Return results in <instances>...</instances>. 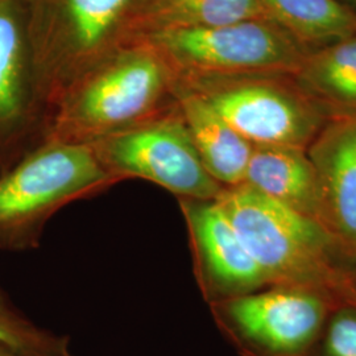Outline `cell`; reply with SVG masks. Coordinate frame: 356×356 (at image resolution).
I'll list each match as a JSON object with an SVG mask.
<instances>
[{
    "mask_svg": "<svg viewBox=\"0 0 356 356\" xmlns=\"http://www.w3.org/2000/svg\"><path fill=\"white\" fill-rule=\"evenodd\" d=\"M197 285L207 305L269 286L218 200H177Z\"/></svg>",
    "mask_w": 356,
    "mask_h": 356,
    "instance_id": "obj_10",
    "label": "cell"
},
{
    "mask_svg": "<svg viewBox=\"0 0 356 356\" xmlns=\"http://www.w3.org/2000/svg\"><path fill=\"white\" fill-rule=\"evenodd\" d=\"M257 17H267L261 0H143L135 41L166 31L223 26Z\"/></svg>",
    "mask_w": 356,
    "mask_h": 356,
    "instance_id": "obj_15",
    "label": "cell"
},
{
    "mask_svg": "<svg viewBox=\"0 0 356 356\" xmlns=\"http://www.w3.org/2000/svg\"><path fill=\"white\" fill-rule=\"evenodd\" d=\"M176 99L209 175L225 188L243 184L254 145L231 127L200 94L178 82Z\"/></svg>",
    "mask_w": 356,
    "mask_h": 356,
    "instance_id": "obj_12",
    "label": "cell"
},
{
    "mask_svg": "<svg viewBox=\"0 0 356 356\" xmlns=\"http://www.w3.org/2000/svg\"><path fill=\"white\" fill-rule=\"evenodd\" d=\"M292 78L329 120L356 116V35L309 51Z\"/></svg>",
    "mask_w": 356,
    "mask_h": 356,
    "instance_id": "obj_14",
    "label": "cell"
},
{
    "mask_svg": "<svg viewBox=\"0 0 356 356\" xmlns=\"http://www.w3.org/2000/svg\"><path fill=\"white\" fill-rule=\"evenodd\" d=\"M177 76L147 40L114 53L65 91L45 141L90 145L176 107Z\"/></svg>",
    "mask_w": 356,
    "mask_h": 356,
    "instance_id": "obj_2",
    "label": "cell"
},
{
    "mask_svg": "<svg viewBox=\"0 0 356 356\" xmlns=\"http://www.w3.org/2000/svg\"><path fill=\"white\" fill-rule=\"evenodd\" d=\"M119 182L140 178L177 200H218L225 191L209 175L178 110L90 144Z\"/></svg>",
    "mask_w": 356,
    "mask_h": 356,
    "instance_id": "obj_8",
    "label": "cell"
},
{
    "mask_svg": "<svg viewBox=\"0 0 356 356\" xmlns=\"http://www.w3.org/2000/svg\"><path fill=\"white\" fill-rule=\"evenodd\" d=\"M0 356H32L24 354L22 351H17L13 347H8V346H4V344H0Z\"/></svg>",
    "mask_w": 356,
    "mask_h": 356,
    "instance_id": "obj_19",
    "label": "cell"
},
{
    "mask_svg": "<svg viewBox=\"0 0 356 356\" xmlns=\"http://www.w3.org/2000/svg\"><path fill=\"white\" fill-rule=\"evenodd\" d=\"M269 285H292L356 305V261L313 218L280 204L245 184L218 197Z\"/></svg>",
    "mask_w": 356,
    "mask_h": 356,
    "instance_id": "obj_1",
    "label": "cell"
},
{
    "mask_svg": "<svg viewBox=\"0 0 356 356\" xmlns=\"http://www.w3.org/2000/svg\"><path fill=\"white\" fill-rule=\"evenodd\" d=\"M337 300L292 285H269L210 304L218 330L241 356H319Z\"/></svg>",
    "mask_w": 356,
    "mask_h": 356,
    "instance_id": "obj_6",
    "label": "cell"
},
{
    "mask_svg": "<svg viewBox=\"0 0 356 356\" xmlns=\"http://www.w3.org/2000/svg\"><path fill=\"white\" fill-rule=\"evenodd\" d=\"M306 151L317 176L318 222L356 261V116L329 120Z\"/></svg>",
    "mask_w": 356,
    "mask_h": 356,
    "instance_id": "obj_11",
    "label": "cell"
},
{
    "mask_svg": "<svg viewBox=\"0 0 356 356\" xmlns=\"http://www.w3.org/2000/svg\"><path fill=\"white\" fill-rule=\"evenodd\" d=\"M0 344L32 356H73L70 338L28 318L0 288Z\"/></svg>",
    "mask_w": 356,
    "mask_h": 356,
    "instance_id": "obj_17",
    "label": "cell"
},
{
    "mask_svg": "<svg viewBox=\"0 0 356 356\" xmlns=\"http://www.w3.org/2000/svg\"><path fill=\"white\" fill-rule=\"evenodd\" d=\"M200 94L243 138L256 145L307 149L327 116L292 76L260 74L177 81Z\"/></svg>",
    "mask_w": 356,
    "mask_h": 356,
    "instance_id": "obj_7",
    "label": "cell"
},
{
    "mask_svg": "<svg viewBox=\"0 0 356 356\" xmlns=\"http://www.w3.org/2000/svg\"><path fill=\"white\" fill-rule=\"evenodd\" d=\"M319 356H356V305H339L327 321Z\"/></svg>",
    "mask_w": 356,
    "mask_h": 356,
    "instance_id": "obj_18",
    "label": "cell"
},
{
    "mask_svg": "<svg viewBox=\"0 0 356 356\" xmlns=\"http://www.w3.org/2000/svg\"><path fill=\"white\" fill-rule=\"evenodd\" d=\"M116 184L90 145L45 141L0 176V251L36 250L60 210Z\"/></svg>",
    "mask_w": 356,
    "mask_h": 356,
    "instance_id": "obj_4",
    "label": "cell"
},
{
    "mask_svg": "<svg viewBox=\"0 0 356 356\" xmlns=\"http://www.w3.org/2000/svg\"><path fill=\"white\" fill-rule=\"evenodd\" d=\"M143 0H26L33 72L51 108L90 70L135 41Z\"/></svg>",
    "mask_w": 356,
    "mask_h": 356,
    "instance_id": "obj_3",
    "label": "cell"
},
{
    "mask_svg": "<svg viewBox=\"0 0 356 356\" xmlns=\"http://www.w3.org/2000/svg\"><path fill=\"white\" fill-rule=\"evenodd\" d=\"M51 123L33 72L26 0H0V176L45 143Z\"/></svg>",
    "mask_w": 356,
    "mask_h": 356,
    "instance_id": "obj_9",
    "label": "cell"
},
{
    "mask_svg": "<svg viewBox=\"0 0 356 356\" xmlns=\"http://www.w3.org/2000/svg\"><path fill=\"white\" fill-rule=\"evenodd\" d=\"M243 184L318 222L317 176L306 149L256 145Z\"/></svg>",
    "mask_w": 356,
    "mask_h": 356,
    "instance_id": "obj_13",
    "label": "cell"
},
{
    "mask_svg": "<svg viewBox=\"0 0 356 356\" xmlns=\"http://www.w3.org/2000/svg\"><path fill=\"white\" fill-rule=\"evenodd\" d=\"M268 19L307 51L356 35V13L339 0H261Z\"/></svg>",
    "mask_w": 356,
    "mask_h": 356,
    "instance_id": "obj_16",
    "label": "cell"
},
{
    "mask_svg": "<svg viewBox=\"0 0 356 356\" xmlns=\"http://www.w3.org/2000/svg\"><path fill=\"white\" fill-rule=\"evenodd\" d=\"M140 40L161 53L177 81L293 76L309 53L267 17L166 31Z\"/></svg>",
    "mask_w": 356,
    "mask_h": 356,
    "instance_id": "obj_5",
    "label": "cell"
},
{
    "mask_svg": "<svg viewBox=\"0 0 356 356\" xmlns=\"http://www.w3.org/2000/svg\"><path fill=\"white\" fill-rule=\"evenodd\" d=\"M339 1L343 3L344 6H347L354 13H356V0H339Z\"/></svg>",
    "mask_w": 356,
    "mask_h": 356,
    "instance_id": "obj_20",
    "label": "cell"
}]
</instances>
